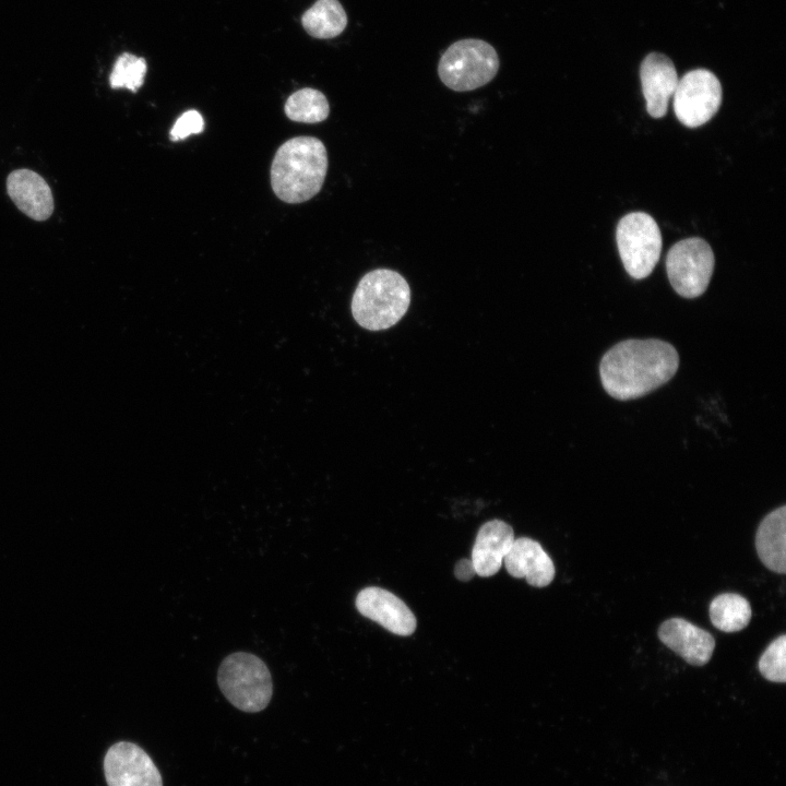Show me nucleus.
Instances as JSON below:
<instances>
[{
  "label": "nucleus",
  "instance_id": "obj_1",
  "mask_svg": "<svg viewBox=\"0 0 786 786\" xmlns=\"http://www.w3.org/2000/svg\"><path fill=\"white\" fill-rule=\"evenodd\" d=\"M679 355L662 340H626L603 356L599 374L603 388L620 401L644 396L668 382L677 372Z\"/></svg>",
  "mask_w": 786,
  "mask_h": 786
},
{
  "label": "nucleus",
  "instance_id": "obj_2",
  "mask_svg": "<svg viewBox=\"0 0 786 786\" xmlns=\"http://www.w3.org/2000/svg\"><path fill=\"white\" fill-rule=\"evenodd\" d=\"M327 153L321 140L296 136L284 142L271 165V184L278 199L301 203L321 190L327 171Z\"/></svg>",
  "mask_w": 786,
  "mask_h": 786
},
{
  "label": "nucleus",
  "instance_id": "obj_3",
  "mask_svg": "<svg viewBox=\"0 0 786 786\" xmlns=\"http://www.w3.org/2000/svg\"><path fill=\"white\" fill-rule=\"evenodd\" d=\"M409 303L407 281L396 271L377 269L359 281L352 299V313L360 326L380 331L397 323Z\"/></svg>",
  "mask_w": 786,
  "mask_h": 786
},
{
  "label": "nucleus",
  "instance_id": "obj_4",
  "mask_svg": "<svg viewBox=\"0 0 786 786\" xmlns=\"http://www.w3.org/2000/svg\"><path fill=\"white\" fill-rule=\"evenodd\" d=\"M217 682L225 698L247 713L264 710L273 694L267 666L251 653L237 652L225 657L218 668Z\"/></svg>",
  "mask_w": 786,
  "mask_h": 786
},
{
  "label": "nucleus",
  "instance_id": "obj_5",
  "mask_svg": "<svg viewBox=\"0 0 786 786\" xmlns=\"http://www.w3.org/2000/svg\"><path fill=\"white\" fill-rule=\"evenodd\" d=\"M499 64L498 53L490 44L466 38L453 43L442 53L438 74L446 87L467 92L489 83L498 73Z\"/></svg>",
  "mask_w": 786,
  "mask_h": 786
},
{
  "label": "nucleus",
  "instance_id": "obj_6",
  "mask_svg": "<svg viewBox=\"0 0 786 786\" xmlns=\"http://www.w3.org/2000/svg\"><path fill=\"white\" fill-rule=\"evenodd\" d=\"M616 239L627 273L635 279L647 277L662 252V234L655 219L643 212L629 213L619 221Z\"/></svg>",
  "mask_w": 786,
  "mask_h": 786
},
{
  "label": "nucleus",
  "instance_id": "obj_7",
  "mask_svg": "<svg viewBox=\"0 0 786 786\" xmlns=\"http://www.w3.org/2000/svg\"><path fill=\"white\" fill-rule=\"evenodd\" d=\"M714 265L712 248L698 237L676 242L666 257L669 283L675 291L684 298L699 297L706 290Z\"/></svg>",
  "mask_w": 786,
  "mask_h": 786
},
{
  "label": "nucleus",
  "instance_id": "obj_8",
  "mask_svg": "<svg viewBox=\"0 0 786 786\" xmlns=\"http://www.w3.org/2000/svg\"><path fill=\"white\" fill-rule=\"evenodd\" d=\"M674 110L686 127L696 128L707 122L722 104V85L706 69H695L678 80L674 93Z\"/></svg>",
  "mask_w": 786,
  "mask_h": 786
},
{
  "label": "nucleus",
  "instance_id": "obj_9",
  "mask_svg": "<svg viewBox=\"0 0 786 786\" xmlns=\"http://www.w3.org/2000/svg\"><path fill=\"white\" fill-rule=\"evenodd\" d=\"M108 786H163L162 775L150 755L138 745L119 741L104 758Z\"/></svg>",
  "mask_w": 786,
  "mask_h": 786
},
{
  "label": "nucleus",
  "instance_id": "obj_10",
  "mask_svg": "<svg viewBox=\"0 0 786 786\" xmlns=\"http://www.w3.org/2000/svg\"><path fill=\"white\" fill-rule=\"evenodd\" d=\"M358 611L397 635H410L416 618L410 609L391 592L376 586L361 590L356 597Z\"/></svg>",
  "mask_w": 786,
  "mask_h": 786
},
{
  "label": "nucleus",
  "instance_id": "obj_11",
  "mask_svg": "<svg viewBox=\"0 0 786 786\" xmlns=\"http://www.w3.org/2000/svg\"><path fill=\"white\" fill-rule=\"evenodd\" d=\"M659 640L688 664L703 666L712 657L714 636L682 618H670L658 628Z\"/></svg>",
  "mask_w": 786,
  "mask_h": 786
},
{
  "label": "nucleus",
  "instance_id": "obj_12",
  "mask_svg": "<svg viewBox=\"0 0 786 786\" xmlns=\"http://www.w3.org/2000/svg\"><path fill=\"white\" fill-rule=\"evenodd\" d=\"M640 78L647 112L654 118L664 117L679 80L672 61L663 53L651 52L641 63Z\"/></svg>",
  "mask_w": 786,
  "mask_h": 786
},
{
  "label": "nucleus",
  "instance_id": "obj_13",
  "mask_svg": "<svg viewBox=\"0 0 786 786\" xmlns=\"http://www.w3.org/2000/svg\"><path fill=\"white\" fill-rule=\"evenodd\" d=\"M7 191L17 209L28 217L41 222L53 212V198L44 178L29 169H16L7 178Z\"/></svg>",
  "mask_w": 786,
  "mask_h": 786
},
{
  "label": "nucleus",
  "instance_id": "obj_14",
  "mask_svg": "<svg viewBox=\"0 0 786 786\" xmlns=\"http://www.w3.org/2000/svg\"><path fill=\"white\" fill-rule=\"evenodd\" d=\"M503 562L512 576L524 577L532 586L545 587L555 577V565L549 555L538 541L527 537L514 539Z\"/></svg>",
  "mask_w": 786,
  "mask_h": 786
},
{
  "label": "nucleus",
  "instance_id": "obj_15",
  "mask_svg": "<svg viewBox=\"0 0 786 786\" xmlns=\"http://www.w3.org/2000/svg\"><path fill=\"white\" fill-rule=\"evenodd\" d=\"M512 527L503 521L492 520L478 531L472 550L476 574L488 577L496 574L514 541Z\"/></svg>",
  "mask_w": 786,
  "mask_h": 786
},
{
  "label": "nucleus",
  "instance_id": "obj_16",
  "mask_svg": "<svg viewBox=\"0 0 786 786\" xmlns=\"http://www.w3.org/2000/svg\"><path fill=\"white\" fill-rule=\"evenodd\" d=\"M755 548L762 563L771 571H786V505L770 512L760 523Z\"/></svg>",
  "mask_w": 786,
  "mask_h": 786
},
{
  "label": "nucleus",
  "instance_id": "obj_17",
  "mask_svg": "<svg viewBox=\"0 0 786 786\" xmlns=\"http://www.w3.org/2000/svg\"><path fill=\"white\" fill-rule=\"evenodd\" d=\"M303 28L315 38H333L347 25V15L338 0H318L301 17Z\"/></svg>",
  "mask_w": 786,
  "mask_h": 786
},
{
  "label": "nucleus",
  "instance_id": "obj_18",
  "mask_svg": "<svg viewBox=\"0 0 786 786\" xmlns=\"http://www.w3.org/2000/svg\"><path fill=\"white\" fill-rule=\"evenodd\" d=\"M712 624L724 632H737L746 628L752 616L749 602L736 593L717 595L710 604Z\"/></svg>",
  "mask_w": 786,
  "mask_h": 786
},
{
  "label": "nucleus",
  "instance_id": "obj_19",
  "mask_svg": "<svg viewBox=\"0 0 786 786\" xmlns=\"http://www.w3.org/2000/svg\"><path fill=\"white\" fill-rule=\"evenodd\" d=\"M284 110L293 121L317 123L327 118L330 105L322 92L306 87L287 98Z\"/></svg>",
  "mask_w": 786,
  "mask_h": 786
},
{
  "label": "nucleus",
  "instance_id": "obj_20",
  "mask_svg": "<svg viewBox=\"0 0 786 786\" xmlns=\"http://www.w3.org/2000/svg\"><path fill=\"white\" fill-rule=\"evenodd\" d=\"M147 66L144 58L129 52L120 55L112 68L109 83L112 88H128L135 93L144 83Z\"/></svg>",
  "mask_w": 786,
  "mask_h": 786
},
{
  "label": "nucleus",
  "instance_id": "obj_21",
  "mask_svg": "<svg viewBox=\"0 0 786 786\" xmlns=\"http://www.w3.org/2000/svg\"><path fill=\"white\" fill-rule=\"evenodd\" d=\"M786 635L773 640L759 659L760 674L772 682L786 681Z\"/></svg>",
  "mask_w": 786,
  "mask_h": 786
},
{
  "label": "nucleus",
  "instance_id": "obj_22",
  "mask_svg": "<svg viewBox=\"0 0 786 786\" xmlns=\"http://www.w3.org/2000/svg\"><path fill=\"white\" fill-rule=\"evenodd\" d=\"M204 120L201 114L194 109L183 112L175 122L170 130V139L178 141L188 138L191 134L202 132Z\"/></svg>",
  "mask_w": 786,
  "mask_h": 786
},
{
  "label": "nucleus",
  "instance_id": "obj_23",
  "mask_svg": "<svg viewBox=\"0 0 786 786\" xmlns=\"http://www.w3.org/2000/svg\"><path fill=\"white\" fill-rule=\"evenodd\" d=\"M454 574L460 581H468L475 574V568L471 559H461L456 562L454 568Z\"/></svg>",
  "mask_w": 786,
  "mask_h": 786
}]
</instances>
